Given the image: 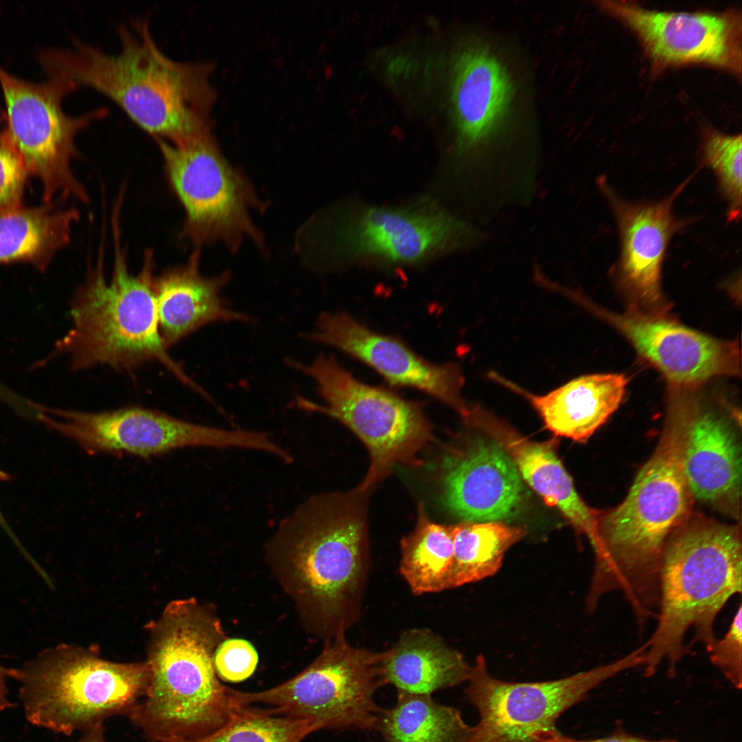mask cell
<instances>
[{"instance_id": "277c9868", "label": "cell", "mask_w": 742, "mask_h": 742, "mask_svg": "<svg viewBox=\"0 0 742 742\" xmlns=\"http://www.w3.org/2000/svg\"><path fill=\"white\" fill-rule=\"evenodd\" d=\"M114 262L106 278L103 251L76 292L70 315L71 326L56 344L55 354L67 356L72 370L106 366L131 370L157 362L181 383L203 390L170 355L160 334L155 296L154 257L146 252L139 272H130L122 247L117 214H113Z\"/></svg>"}, {"instance_id": "83f0119b", "label": "cell", "mask_w": 742, "mask_h": 742, "mask_svg": "<svg viewBox=\"0 0 742 742\" xmlns=\"http://www.w3.org/2000/svg\"><path fill=\"white\" fill-rule=\"evenodd\" d=\"M452 528L453 559L449 589L494 575L506 551L526 535L524 528L502 521H462Z\"/></svg>"}, {"instance_id": "4dcf8cb0", "label": "cell", "mask_w": 742, "mask_h": 742, "mask_svg": "<svg viewBox=\"0 0 742 742\" xmlns=\"http://www.w3.org/2000/svg\"><path fill=\"white\" fill-rule=\"evenodd\" d=\"M258 655L253 645L240 638H226L218 644L213 656V665L218 678L239 682L256 670Z\"/></svg>"}, {"instance_id": "e575fe53", "label": "cell", "mask_w": 742, "mask_h": 742, "mask_svg": "<svg viewBox=\"0 0 742 742\" xmlns=\"http://www.w3.org/2000/svg\"><path fill=\"white\" fill-rule=\"evenodd\" d=\"M15 669L6 668L0 664V711L10 708L12 703L8 699L6 679L13 677Z\"/></svg>"}, {"instance_id": "4fadbf2b", "label": "cell", "mask_w": 742, "mask_h": 742, "mask_svg": "<svg viewBox=\"0 0 742 742\" xmlns=\"http://www.w3.org/2000/svg\"><path fill=\"white\" fill-rule=\"evenodd\" d=\"M488 236L444 210L423 205L364 209L337 229L333 240L351 256L411 264L435 253L480 246Z\"/></svg>"}, {"instance_id": "6da1fadb", "label": "cell", "mask_w": 742, "mask_h": 742, "mask_svg": "<svg viewBox=\"0 0 742 742\" xmlns=\"http://www.w3.org/2000/svg\"><path fill=\"white\" fill-rule=\"evenodd\" d=\"M117 33L115 52L74 38L69 47L42 51L39 61L47 77L109 98L153 138L179 143L210 133L214 92L210 65L166 55L147 18L120 25Z\"/></svg>"}, {"instance_id": "4316f807", "label": "cell", "mask_w": 742, "mask_h": 742, "mask_svg": "<svg viewBox=\"0 0 742 742\" xmlns=\"http://www.w3.org/2000/svg\"><path fill=\"white\" fill-rule=\"evenodd\" d=\"M400 572L416 595L448 589L453 559L451 526L432 521L419 504L414 529L401 541Z\"/></svg>"}, {"instance_id": "f546056e", "label": "cell", "mask_w": 742, "mask_h": 742, "mask_svg": "<svg viewBox=\"0 0 742 742\" xmlns=\"http://www.w3.org/2000/svg\"><path fill=\"white\" fill-rule=\"evenodd\" d=\"M703 159L715 173L728 203V218L739 220L741 214V135L713 129L704 133Z\"/></svg>"}, {"instance_id": "d4e9b609", "label": "cell", "mask_w": 742, "mask_h": 742, "mask_svg": "<svg viewBox=\"0 0 742 742\" xmlns=\"http://www.w3.org/2000/svg\"><path fill=\"white\" fill-rule=\"evenodd\" d=\"M80 214L53 203L0 212V264L25 263L44 271L70 241Z\"/></svg>"}, {"instance_id": "603a6c76", "label": "cell", "mask_w": 742, "mask_h": 742, "mask_svg": "<svg viewBox=\"0 0 742 742\" xmlns=\"http://www.w3.org/2000/svg\"><path fill=\"white\" fill-rule=\"evenodd\" d=\"M491 376L525 398L554 435L579 442L587 441L618 408L627 383L622 374H587L540 395L496 374Z\"/></svg>"}, {"instance_id": "74e56055", "label": "cell", "mask_w": 742, "mask_h": 742, "mask_svg": "<svg viewBox=\"0 0 742 742\" xmlns=\"http://www.w3.org/2000/svg\"><path fill=\"white\" fill-rule=\"evenodd\" d=\"M3 121H4V119H3V114H0V124H1L2 122H3Z\"/></svg>"}, {"instance_id": "f1b7e54d", "label": "cell", "mask_w": 742, "mask_h": 742, "mask_svg": "<svg viewBox=\"0 0 742 742\" xmlns=\"http://www.w3.org/2000/svg\"><path fill=\"white\" fill-rule=\"evenodd\" d=\"M316 730L306 720L275 715L255 706H238L228 722L210 735L161 742H300Z\"/></svg>"}, {"instance_id": "1f68e13d", "label": "cell", "mask_w": 742, "mask_h": 742, "mask_svg": "<svg viewBox=\"0 0 742 742\" xmlns=\"http://www.w3.org/2000/svg\"><path fill=\"white\" fill-rule=\"evenodd\" d=\"M741 612L740 604L726 634L706 648L711 663L739 689L742 683Z\"/></svg>"}, {"instance_id": "7c38bea8", "label": "cell", "mask_w": 742, "mask_h": 742, "mask_svg": "<svg viewBox=\"0 0 742 742\" xmlns=\"http://www.w3.org/2000/svg\"><path fill=\"white\" fill-rule=\"evenodd\" d=\"M36 418L91 455L148 458L193 447L263 452L269 445L263 431L192 423L140 406L99 412L41 407Z\"/></svg>"}, {"instance_id": "cb8c5ba5", "label": "cell", "mask_w": 742, "mask_h": 742, "mask_svg": "<svg viewBox=\"0 0 742 742\" xmlns=\"http://www.w3.org/2000/svg\"><path fill=\"white\" fill-rule=\"evenodd\" d=\"M471 669L460 653L427 629L402 633L381 661L385 684L398 693L431 695L467 681Z\"/></svg>"}, {"instance_id": "44dd1931", "label": "cell", "mask_w": 742, "mask_h": 742, "mask_svg": "<svg viewBox=\"0 0 742 742\" xmlns=\"http://www.w3.org/2000/svg\"><path fill=\"white\" fill-rule=\"evenodd\" d=\"M689 388L684 470L693 496L737 517L741 502V451L737 433L723 415L706 407Z\"/></svg>"}, {"instance_id": "7a4b0ae2", "label": "cell", "mask_w": 742, "mask_h": 742, "mask_svg": "<svg viewBox=\"0 0 742 742\" xmlns=\"http://www.w3.org/2000/svg\"><path fill=\"white\" fill-rule=\"evenodd\" d=\"M689 399L673 391L662 436L638 471L625 499L599 519L600 545L589 598L621 592L637 618L651 616L659 600L665 546L692 504L684 470Z\"/></svg>"}, {"instance_id": "d590c367", "label": "cell", "mask_w": 742, "mask_h": 742, "mask_svg": "<svg viewBox=\"0 0 742 742\" xmlns=\"http://www.w3.org/2000/svg\"><path fill=\"white\" fill-rule=\"evenodd\" d=\"M78 742H106L103 723L98 724L84 731L82 737Z\"/></svg>"}, {"instance_id": "ac0fdd59", "label": "cell", "mask_w": 742, "mask_h": 742, "mask_svg": "<svg viewBox=\"0 0 742 742\" xmlns=\"http://www.w3.org/2000/svg\"><path fill=\"white\" fill-rule=\"evenodd\" d=\"M306 337L358 359L392 384L436 398L460 415L467 406L462 396L464 378L456 364L430 363L402 341L370 329L346 313L321 314Z\"/></svg>"}, {"instance_id": "8992f818", "label": "cell", "mask_w": 742, "mask_h": 742, "mask_svg": "<svg viewBox=\"0 0 742 742\" xmlns=\"http://www.w3.org/2000/svg\"><path fill=\"white\" fill-rule=\"evenodd\" d=\"M13 678L27 721L70 735L113 716L128 717L146 692L148 669L146 662H111L61 644L15 669Z\"/></svg>"}, {"instance_id": "8d00e7d4", "label": "cell", "mask_w": 742, "mask_h": 742, "mask_svg": "<svg viewBox=\"0 0 742 742\" xmlns=\"http://www.w3.org/2000/svg\"><path fill=\"white\" fill-rule=\"evenodd\" d=\"M6 474L0 471V480L6 479ZM0 526L7 532V534L12 539V540L19 543L18 540L16 539L13 532L10 529L9 525L7 523L6 519L3 515L1 510L0 509Z\"/></svg>"}, {"instance_id": "9a60e30c", "label": "cell", "mask_w": 742, "mask_h": 742, "mask_svg": "<svg viewBox=\"0 0 742 742\" xmlns=\"http://www.w3.org/2000/svg\"><path fill=\"white\" fill-rule=\"evenodd\" d=\"M438 484L443 507L464 521L511 520L528 495L513 459L487 436L449 446L439 461Z\"/></svg>"}, {"instance_id": "52a82bcc", "label": "cell", "mask_w": 742, "mask_h": 742, "mask_svg": "<svg viewBox=\"0 0 742 742\" xmlns=\"http://www.w3.org/2000/svg\"><path fill=\"white\" fill-rule=\"evenodd\" d=\"M287 363L313 382L324 402L322 405L298 397L297 406L339 420L367 447L370 464L357 487L359 491H368L396 465L420 463L418 456L430 440L431 429L416 403L361 382L330 356Z\"/></svg>"}, {"instance_id": "484cf974", "label": "cell", "mask_w": 742, "mask_h": 742, "mask_svg": "<svg viewBox=\"0 0 742 742\" xmlns=\"http://www.w3.org/2000/svg\"><path fill=\"white\" fill-rule=\"evenodd\" d=\"M376 730L387 742H466L473 726L459 710L436 702L430 695L398 693L396 704L381 710Z\"/></svg>"}, {"instance_id": "9c48e42d", "label": "cell", "mask_w": 742, "mask_h": 742, "mask_svg": "<svg viewBox=\"0 0 742 742\" xmlns=\"http://www.w3.org/2000/svg\"><path fill=\"white\" fill-rule=\"evenodd\" d=\"M0 87L5 124L1 131L29 177L40 182L44 203L70 198L87 203V190L71 167L78 155L75 139L81 131L106 116L108 108L69 115L63 100L77 89L72 83L54 77L42 82L29 81L1 65Z\"/></svg>"}, {"instance_id": "d6a6232c", "label": "cell", "mask_w": 742, "mask_h": 742, "mask_svg": "<svg viewBox=\"0 0 742 742\" xmlns=\"http://www.w3.org/2000/svg\"><path fill=\"white\" fill-rule=\"evenodd\" d=\"M28 177L21 160L0 131V212L23 205Z\"/></svg>"}, {"instance_id": "836d02e7", "label": "cell", "mask_w": 742, "mask_h": 742, "mask_svg": "<svg viewBox=\"0 0 742 742\" xmlns=\"http://www.w3.org/2000/svg\"><path fill=\"white\" fill-rule=\"evenodd\" d=\"M542 742H676L671 739L648 740L625 733H615L611 736L589 740L575 739L563 734L559 732L557 734Z\"/></svg>"}, {"instance_id": "e0dca14e", "label": "cell", "mask_w": 742, "mask_h": 742, "mask_svg": "<svg viewBox=\"0 0 742 742\" xmlns=\"http://www.w3.org/2000/svg\"><path fill=\"white\" fill-rule=\"evenodd\" d=\"M512 77L503 61L488 47L475 45L458 56L451 100L460 153L474 157L471 173L477 195L493 198L486 152L510 106Z\"/></svg>"}, {"instance_id": "5bb4252c", "label": "cell", "mask_w": 742, "mask_h": 742, "mask_svg": "<svg viewBox=\"0 0 742 742\" xmlns=\"http://www.w3.org/2000/svg\"><path fill=\"white\" fill-rule=\"evenodd\" d=\"M600 6L637 35L655 71L699 64L741 76L740 11H660L628 1H604Z\"/></svg>"}, {"instance_id": "3957f363", "label": "cell", "mask_w": 742, "mask_h": 742, "mask_svg": "<svg viewBox=\"0 0 742 742\" xmlns=\"http://www.w3.org/2000/svg\"><path fill=\"white\" fill-rule=\"evenodd\" d=\"M368 491L314 494L284 517L265 551L318 634L346 631L359 616L368 576Z\"/></svg>"}, {"instance_id": "7402d4cb", "label": "cell", "mask_w": 742, "mask_h": 742, "mask_svg": "<svg viewBox=\"0 0 742 742\" xmlns=\"http://www.w3.org/2000/svg\"><path fill=\"white\" fill-rule=\"evenodd\" d=\"M199 261L200 251L196 249L185 264L155 277L159 331L168 348L205 326L251 320L245 313L230 308L222 297L229 273L204 276Z\"/></svg>"}, {"instance_id": "ba28073f", "label": "cell", "mask_w": 742, "mask_h": 742, "mask_svg": "<svg viewBox=\"0 0 742 742\" xmlns=\"http://www.w3.org/2000/svg\"><path fill=\"white\" fill-rule=\"evenodd\" d=\"M345 633L339 631L327 639L308 666L278 686L258 692L230 688L234 704L265 706L260 708L308 721L317 730H376L381 709L374 696L386 684L381 671L383 651L355 647Z\"/></svg>"}, {"instance_id": "8fae6325", "label": "cell", "mask_w": 742, "mask_h": 742, "mask_svg": "<svg viewBox=\"0 0 742 742\" xmlns=\"http://www.w3.org/2000/svg\"><path fill=\"white\" fill-rule=\"evenodd\" d=\"M154 139L184 210L183 234L188 240L198 247L222 242L231 250L245 238L261 243L250 217V210L258 203L255 192L210 133L180 143Z\"/></svg>"}, {"instance_id": "30bf717a", "label": "cell", "mask_w": 742, "mask_h": 742, "mask_svg": "<svg viewBox=\"0 0 742 742\" xmlns=\"http://www.w3.org/2000/svg\"><path fill=\"white\" fill-rule=\"evenodd\" d=\"M640 647L619 660L571 676L543 682H510L493 677L484 656L472 666L465 693L480 720L466 742H542L559 731L557 719L594 688L626 670L642 666Z\"/></svg>"}, {"instance_id": "d6986e66", "label": "cell", "mask_w": 742, "mask_h": 742, "mask_svg": "<svg viewBox=\"0 0 742 742\" xmlns=\"http://www.w3.org/2000/svg\"><path fill=\"white\" fill-rule=\"evenodd\" d=\"M656 202L634 203L620 199L604 177L597 186L610 204L618 223L620 254L616 266L621 289L631 300L660 314L663 305L661 271L672 236L682 227L673 212V202L685 187Z\"/></svg>"}, {"instance_id": "2e32d148", "label": "cell", "mask_w": 742, "mask_h": 742, "mask_svg": "<svg viewBox=\"0 0 742 742\" xmlns=\"http://www.w3.org/2000/svg\"><path fill=\"white\" fill-rule=\"evenodd\" d=\"M575 298L625 336L674 387H696L715 376L740 374L741 352L735 341L707 336L661 314L634 310L618 314L581 295Z\"/></svg>"}, {"instance_id": "ffe728a7", "label": "cell", "mask_w": 742, "mask_h": 742, "mask_svg": "<svg viewBox=\"0 0 742 742\" xmlns=\"http://www.w3.org/2000/svg\"><path fill=\"white\" fill-rule=\"evenodd\" d=\"M465 423L497 441L509 454L526 482L545 503L559 510L573 527L589 540L594 554L600 545L601 511L589 506L556 451V441L530 440L478 405H469Z\"/></svg>"}, {"instance_id": "5b68a950", "label": "cell", "mask_w": 742, "mask_h": 742, "mask_svg": "<svg viewBox=\"0 0 742 742\" xmlns=\"http://www.w3.org/2000/svg\"><path fill=\"white\" fill-rule=\"evenodd\" d=\"M741 579L739 527L699 521L672 533L661 560L657 622L646 642V676L664 662L670 675L675 671L688 652V632L706 648L715 642L716 618L734 595L741 593Z\"/></svg>"}]
</instances>
